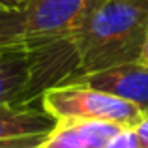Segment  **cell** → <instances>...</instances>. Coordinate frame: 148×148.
<instances>
[{
    "instance_id": "3957f363",
    "label": "cell",
    "mask_w": 148,
    "mask_h": 148,
    "mask_svg": "<svg viewBox=\"0 0 148 148\" xmlns=\"http://www.w3.org/2000/svg\"><path fill=\"white\" fill-rule=\"evenodd\" d=\"M88 0H30L25 13L26 47L38 49L73 41L84 19Z\"/></svg>"
},
{
    "instance_id": "7c38bea8",
    "label": "cell",
    "mask_w": 148,
    "mask_h": 148,
    "mask_svg": "<svg viewBox=\"0 0 148 148\" xmlns=\"http://www.w3.org/2000/svg\"><path fill=\"white\" fill-rule=\"evenodd\" d=\"M139 62H141V64H145V66H148V36H146V40H145V45H143V51H141V58H139Z\"/></svg>"
},
{
    "instance_id": "6da1fadb",
    "label": "cell",
    "mask_w": 148,
    "mask_h": 148,
    "mask_svg": "<svg viewBox=\"0 0 148 148\" xmlns=\"http://www.w3.org/2000/svg\"><path fill=\"white\" fill-rule=\"evenodd\" d=\"M146 36L148 0H88L83 25L73 38V79L139 62Z\"/></svg>"
},
{
    "instance_id": "7a4b0ae2",
    "label": "cell",
    "mask_w": 148,
    "mask_h": 148,
    "mask_svg": "<svg viewBox=\"0 0 148 148\" xmlns=\"http://www.w3.org/2000/svg\"><path fill=\"white\" fill-rule=\"evenodd\" d=\"M41 107L62 120H101L135 127L143 118V111L133 103L81 83H66L49 86L41 92Z\"/></svg>"
},
{
    "instance_id": "8992f818",
    "label": "cell",
    "mask_w": 148,
    "mask_h": 148,
    "mask_svg": "<svg viewBox=\"0 0 148 148\" xmlns=\"http://www.w3.org/2000/svg\"><path fill=\"white\" fill-rule=\"evenodd\" d=\"M32 84V53L26 43L0 53V105L21 101Z\"/></svg>"
},
{
    "instance_id": "52a82bcc",
    "label": "cell",
    "mask_w": 148,
    "mask_h": 148,
    "mask_svg": "<svg viewBox=\"0 0 148 148\" xmlns=\"http://www.w3.org/2000/svg\"><path fill=\"white\" fill-rule=\"evenodd\" d=\"M40 148H94L75 120H62Z\"/></svg>"
},
{
    "instance_id": "9c48e42d",
    "label": "cell",
    "mask_w": 148,
    "mask_h": 148,
    "mask_svg": "<svg viewBox=\"0 0 148 148\" xmlns=\"http://www.w3.org/2000/svg\"><path fill=\"white\" fill-rule=\"evenodd\" d=\"M103 148H141V143H139L133 127H126L118 135H114Z\"/></svg>"
},
{
    "instance_id": "ba28073f",
    "label": "cell",
    "mask_w": 148,
    "mask_h": 148,
    "mask_svg": "<svg viewBox=\"0 0 148 148\" xmlns=\"http://www.w3.org/2000/svg\"><path fill=\"white\" fill-rule=\"evenodd\" d=\"M23 43H26L23 10H2L0 8V53Z\"/></svg>"
},
{
    "instance_id": "8fae6325",
    "label": "cell",
    "mask_w": 148,
    "mask_h": 148,
    "mask_svg": "<svg viewBox=\"0 0 148 148\" xmlns=\"http://www.w3.org/2000/svg\"><path fill=\"white\" fill-rule=\"evenodd\" d=\"M30 4V0H0L2 10H25Z\"/></svg>"
},
{
    "instance_id": "5b68a950",
    "label": "cell",
    "mask_w": 148,
    "mask_h": 148,
    "mask_svg": "<svg viewBox=\"0 0 148 148\" xmlns=\"http://www.w3.org/2000/svg\"><path fill=\"white\" fill-rule=\"evenodd\" d=\"M58 126V120L43 107L34 109L23 101L0 105V143L28 135H49Z\"/></svg>"
},
{
    "instance_id": "30bf717a",
    "label": "cell",
    "mask_w": 148,
    "mask_h": 148,
    "mask_svg": "<svg viewBox=\"0 0 148 148\" xmlns=\"http://www.w3.org/2000/svg\"><path fill=\"white\" fill-rule=\"evenodd\" d=\"M133 131L137 135L139 143H141V148H148V114L133 127Z\"/></svg>"
},
{
    "instance_id": "277c9868",
    "label": "cell",
    "mask_w": 148,
    "mask_h": 148,
    "mask_svg": "<svg viewBox=\"0 0 148 148\" xmlns=\"http://www.w3.org/2000/svg\"><path fill=\"white\" fill-rule=\"evenodd\" d=\"M68 83L88 84L98 90L118 96V98L133 103L135 107H139L145 116L148 114V66L141 62L120 64L114 68L103 69V71L77 77Z\"/></svg>"
}]
</instances>
